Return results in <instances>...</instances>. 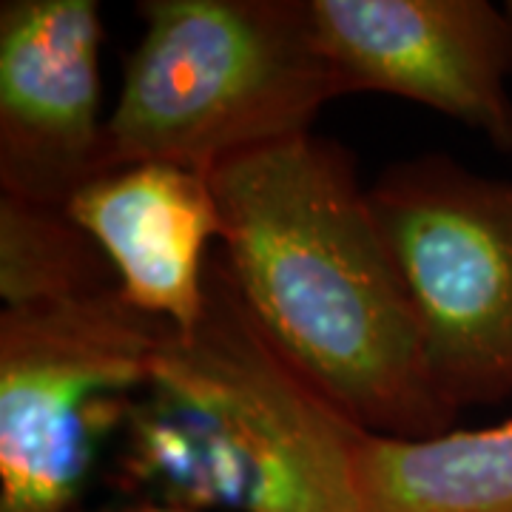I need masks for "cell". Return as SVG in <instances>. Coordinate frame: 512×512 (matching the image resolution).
Listing matches in <instances>:
<instances>
[{"label":"cell","instance_id":"6da1fadb","mask_svg":"<svg viewBox=\"0 0 512 512\" xmlns=\"http://www.w3.org/2000/svg\"><path fill=\"white\" fill-rule=\"evenodd\" d=\"M222 254L248 311L367 433L427 439L458 413L433 384L416 311L356 157L319 134L211 171Z\"/></svg>","mask_w":512,"mask_h":512},{"label":"cell","instance_id":"7a4b0ae2","mask_svg":"<svg viewBox=\"0 0 512 512\" xmlns=\"http://www.w3.org/2000/svg\"><path fill=\"white\" fill-rule=\"evenodd\" d=\"M365 436L211 259L200 322L165 330L114 436L111 476L123 498L188 512H359Z\"/></svg>","mask_w":512,"mask_h":512},{"label":"cell","instance_id":"3957f363","mask_svg":"<svg viewBox=\"0 0 512 512\" xmlns=\"http://www.w3.org/2000/svg\"><path fill=\"white\" fill-rule=\"evenodd\" d=\"M137 15L143 32L106 117V171L157 160L211 174L308 134L342 97L311 0H143Z\"/></svg>","mask_w":512,"mask_h":512},{"label":"cell","instance_id":"277c9868","mask_svg":"<svg viewBox=\"0 0 512 512\" xmlns=\"http://www.w3.org/2000/svg\"><path fill=\"white\" fill-rule=\"evenodd\" d=\"M168 328L117 288L0 311V512L80 510Z\"/></svg>","mask_w":512,"mask_h":512},{"label":"cell","instance_id":"5b68a950","mask_svg":"<svg viewBox=\"0 0 512 512\" xmlns=\"http://www.w3.org/2000/svg\"><path fill=\"white\" fill-rule=\"evenodd\" d=\"M367 191L441 399L456 413L510 399L512 180L427 151L387 165Z\"/></svg>","mask_w":512,"mask_h":512},{"label":"cell","instance_id":"8992f818","mask_svg":"<svg viewBox=\"0 0 512 512\" xmlns=\"http://www.w3.org/2000/svg\"><path fill=\"white\" fill-rule=\"evenodd\" d=\"M339 94H393L512 154V15L490 0H311Z\"/></svg>","mask_w":512,"mask_h":512},{"label":"cell","instance_id":"52a82bcc","mask_svg":"<svg viewBox=\"0 0 512 512\" xmlns=\"http://www.w3.org/2000/svg\"><path fill=\"white\" fill-rule=\"evenodd\" d=\"M97 0L0 3V194L66 208L106 171Z\"/></svg>","mask_w":512,"mask_h":512},{"label":"cell","instance_id":"ba28073f","mask_svg":"<svg viewBox=\"0 0 512 512\" xmlns=\"http://www.w3.org/2000/svg\"><path fill=\"white\" fill-rule=\"evenodd\" d=\"M66 211L100 245L134 311L191 330L205 311L208 245L222 239L211 174L174 163H128L94 177Z\"/></svg>","mask_w":512,"mask_h":512},{"label":"cell","instance_id":"9c48e42d","mask_svg":"<svg viewBox=\"0 0 512 512\" xmlns=\"http://www.w3.org/2000/svg\"><path fill=\"white\" fill-rule=\"evenodd\" d=\"M359 512H512V419L427 439L367 433Z\"/></svg>","mask_w":512,"mask_h":512},{"label":"cell","instance_id":"30bf717a","mask_svg":"<svg viewBox=\"0 0 512 512\" xmlns=\"http://www.w3.org/2000/svg\"><path fill=\"white\" fill-rule=\"evenodd\" d=\"M117 288L114 268L66 208L0 194V299L35 308Z\"/></svg>","mask_w":512,"mask_h":512},{"label":"cell","instance_id":"8fae6325","mask_svg":"<svg viewBox=\"0 0 512 512\" xmlns=\"http://www.w3.org/2000/svg\"><path fill=\"white\" fill-rule=\"evenodd\" d=\"M83 512V510H77ZM92 512H188L177 510V507H165V504H154V501H137V498H120L117 504L111 507H100V510Z\"/></svg>","mask_w":512,"mask_h":512},{"label":"cell","instance_id":"7c38bea8","mask_svg":"<svg viewBox=\"0 0 512 512\" xmlns=\"http://www.w3.org/2000/svg\"><path fill=\"white\" fill-rule=\"evenodd\" d=\"M507 12H510V15H512V3H507Z\"/></svg>","mask_w":512,"mask_h":512}]
</instances>
